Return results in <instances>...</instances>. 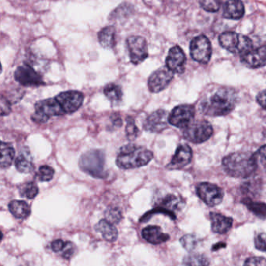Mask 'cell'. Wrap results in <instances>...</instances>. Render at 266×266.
I'll use <instances>...</instances> for the list:
<instances>
[{"label": "cell", "mask_w": 266, "mask_h": 266, "mask_svg": "<svg viewBox=\"0 0 266 266\" xmlns=\"http://www.w3.org/2000/svg\"><path fill=\"white\" fill-rule=\"evenodd\" d=\"M258 103L266 110V90L260 92L257 96Z\"/></svg>", "instance_id": "obj_45"}, {"label": "cell", "mask_w": 266, "mask_h": 266, "mask_svg": "<svg viewBox=\"0 0 266 266\" xmlns=\"http://www.w3.org/2000/svg\"><path fill=\"white\" fill-rule=\"evenodd\" d=\"M242 202L255 216L261 219H266V204L253 201L250 198H246Z\"/></svg>", "instance_id": "obj_27"}, {"label": "cell", "mask_w": 266, "mask_h": 266, "mask_svg": "<svg viewBox=\"0 0 266 266\" xmlns=\"http://www.w3.org/2000/svg\"><path fill=\"white\" fill-rule=\"evenodd\" d=\"M186 57L182 49L179 46H175L170 49L168 57L166 59V66L174 73H184Z\"/></svg>", "instance_id": "obj_16"}, {"label": "cell", "mask_w": 266, "mask_h": 266, "mask_svg": "<svg viewBox=\"0 0 266 266\" xmlns=\"http://www.w3.org/2000/svg\"><path fill=\"white\" fill-rule=\"evenodd\" d=\"M190 51L192 59L200 64H208L212 57L210 41L204 35L198 36L192 40Z\"/></svg>", "instance_id": "obj_9"}, {"label": "cell", "mask_w": 266, "mask_h": 266, "mask_svg": "<svg viewBox=\"0 0 266 266\" xmlns=\"http://www.w3.org/2000/svg\"><path fill=\"white\" fill-rule=\"evenodd\" d=\"M75 250H76V247H75L73 243L66 242L63 250L61 251V252H62V257L66 259H71L73 257V255H74Z\"/></svg>", "instance_id": "obj_42"}, {"label": "cell", "mask_w": 266, "mask_h": 266, "mask_svg": "<svg viewBox=\"0 0 266 266\" xmlns=\"http://www.w3.org/2000/svg\"><path fill=\"white\" fill-rule=\"evenodd\" d=\"M183 206H184V203L182 200L177 198L176 195H171V194L166 195L160 202V207L171 212H173L174 210L180 209Z\"/></svg>", "instance_id": "obj_29"}, {"label": "cell", "mask_w": 266, "mask_h": 266, "mask_svg": "<svg viewBox=\"0 0 266 266\" xmlns=\"http://www.w3.org/2000/svg\"><path fill=\"white\" fill-rule=\"evenodd\" d=\"M196 110L192 105H180L175 107L168 117V122L179 128H186L192 122Z\"/></svg>", "instance_id": "obj_11"}, {"label": "cell", "mask_w": 266, "mask_h": 266, "mask_svg": "<svg viewBox=\"0 0 266 266\" xmlns=\"http://www.w3.org/2000/svg\"><path fill=\"white\" fill-rule=\"evenodd\" d=\"M104 93L113 105L119 103L122 100L123 93L121 88L116 84L106 85L104 89Z\"/></svg>", "instance_id": "obj_28"}, {"label": "cell", "mask_w": 266, "mask_h": 266, "mask_svg": "<svg viewBox=\"0 0 266 266\" xmlns=\"http://www.w3.org/2000/svg\"><path fill=\"white\" fill-rule=\"evenodd\" d=\"M15 150L9 143L0 141V168L7 169L13 163Z\"/></svg>", "instance_id": "obj_24"}, {"label": "cell", "mask_w": 266, "mask_h": 266, "mask_svg": "<svg viewBox=\"0 0 266 266\" xmlns=\"http://www.w3.org/2000/svg\"><path fill=\"white\" fill-rule=\"evenodd\" d=\"M156 213H163L166 216H169L172 219H175V213L171 211L165 209V208H162V207L159 206L158 208H154V209L151 210L150 212H148L146 213L143 217L140 219V222L147 221L148 219H150L151 216H153V214Z\"/></svg>", "instance_id": "obj_36"}, {"label": "cell", "mask_w": 266, "mask_h": 266, "mask_svg": "<svg viewBox=\"0 0 266 266\" xmlns=\"http://www.w3.org/2000/svg\"><path fill=\"white\" fill-rule=\"evenodd\" d=\"M222 164L226 173L235 178H248L258 167L255 156L248 152L230 154L223 158Z\"/></svg>", "instance_id": "obj_2"}, {"label": "cell", "mask_w": 266, "mask_h": 266, "mask_svg": "<svg viewBox=\"0 0 266 266\" xmlns=\"http://www.w3.org/2000/svg\"><path fill=\"white\" fill-rule=\"evenodd\" d=\"M105 219L110 222L112 224H118L122 219V212L121 209L118 208H110L106 210L104 213Z\"/></svg>", "instance_id": "obj_33"}, {"label": "cell", "mask_w": 266, "mask_h": 266, "mask_svg": "<svg viewBox=\"0 0 266 266\" xmlns=\"http://www.w3.org/2000/svg\"><path fill=\"white\" fill-rule=\"evenodd\" d=\"M99 42L104 49H112L116 41V30L114 27H105L98 34Z\"/></svg>", "instance_id": "obj_26"}, {"label": "cell", "mask_w": 266, "mask_h": 266, "mask_svg": "<svg viewBox=\"0 0 266 266\" xmlns=\"http://www.w3.org/2000/svg\"><path fill=\"white\" fill-rule=\"evenodd\" d=\"M2 64H1V62H0V73H2Z\"/></svg>", "instance_id": "obj_48"}, {"label": "cell", "mask_w": 266, "mask_h": 266, "mask_svg": "<svg viewBox=\"0 0 266 266\" xmlns=\"http://www.w3.org/2000/svg\"><path fill=\"white\" fill-rule=\"evenodd\" d=\"M125 133H126L127 138L129 139V141H134L135 139L137 138L140 133V131L135 124V120L130 116L126 119Z\"/></svg>", "instance_id": "obj_31"}, {"label": "cell", "mask_w": 266, "mask_h": 266, "mask_svg": "<svg viewBox=\"0 0 266 266\" xmlns=\"http://www.w3.org/2000/svg\"><path fill=\"white\" fill-rule=\"evenodd\" d=\"M244 14V6L240 0H228L223 8V17L227 19L239 20Z\"/></svg>", "instance_id": "obj_21"}, {"label": "cell", "mask_w": 266, "mask_h": 266, "mask_svg": "<svg viewBox=\"0 0 266 266\" xmlns=\"http://www.w3.org/2000/svg\"><path fill=\"white\" fill-rule=\"evenodd\" d=\"M54 173V169H52V167L49 166H42L40 167L39 170H38L36 176L40 181L46 182L49 181L53 178Z\"/></svg>", "instance_id": "obj_34"}, {"label": "cell", "mask_w": 266, "mask_h": 266, "mask_svg": "<svg viewBox=\"0 0 266 266\" xmlns=\"http://www.w3.org/2000/svg\"><path fill=\"white\" fill-rule=\"evenodd\" d=\"M196 193L203 202L208 206L215 207L223 201V190L210 183H201L196 188Z\"/></svg>", "instance_id": "obj_8"}, {"label": "cell", "mask_w": 266, "mask_h": 266, "mask_svg": "<svg viewBox=\"0 0 266 266\" xmlns=\"http://www.w3.org/2000/svg\"><path fill=\"white\" fill-rule=\"evenodd\" d=\"M79 166L81 170L94 178L104 179L108 176L104 169L105 156L102 151H88L80 157Z\"/></svg>", "instance_id": "obj_4"}, {"label": "cell", "mask_w": 266, "mask_h": 266, "mask_svg": "<svg viewBox=\"0 0 266 266\" xmlns=\"http://www.w3.org/2000/svg\"><path fill=\"white\" fill-rule=\"evenodd\" d=\"M220 45L234 54L244 55L253 49L252 41L247 36L235 32H225L219 38Z\"/></svg>", "instance_id": "obj_5"}, {"label": "cell", "mask_w": 266, "mask_h": 266, "mask_svg": "<svg viewBox=\"0 0 266 266\" xmlns=\"http://www.w3.org/2000/svg\"><path fill=\"white\" fill-rule=\"evenodd\" d=\"M131 62L140 64L148 57L147 41L140 36H131L126 41Z\"/></svg>", "instance_id": "obj_10"}, {"label": "cell", "mask_w": 266, "mask_h": 266, "mask_svg": "<svg viewBox=\"0 0 266 266\" xmlns=\"http://www.w3.org/2000/svg\"><path fill=\"white\" fill-rule=\"evenodd\" d=\"M2 239H3V233L2 231H0V242L2 241Z\"/></svg>", "instance_id": "obj_47"}, {"label": "cell", "mask_w": 266, "mask_h": 266, "mask_svg": "<svg viewBox=\"0 0 266 266\" xmlns=\"http://www.w3.org/2000/svg\"><path fill=\"white\" fill-rule=\"evenodd\" d=\"M236 92L232 88L218 87L208 91L202 99L199 109L203 114L222 116L229 114L236 106Z\"/></svg>", "instance_id": "obj_1"}, {"label": "cell", "mask_w": 266, "mask_h": 266, "mask_svg": "<svg viewBox=\"0 0 266 266\" xmlns=\"http://www.w3.org/2000/svg\"><path fill=\"white\" fill-rule=\"evenodd\" d=\"M11 105L6 96L0 94V116H6L11 113Z\"/></svg>", "instance_id": "obj_40"}, {"label": "cell", "mask_w": 266, "mask_h": 266, "mask_svg": "<svg viewBox=\"0 0 266 266\" xmlns=\"http://www.w3.org/2000/svg\"><path fill=\"white\" fill-rule=\"evenodd\" d=\"M245 266H266V259L263 257H252L246 260Z\"/></svg>", "instance_id": "obj_43"}, {"label": "cell", "mask_w": 266, "mask_h": 266, "mask_svg": "<svg viewBox=\"0 0 266 266\" xmlns=\"http://www.w3.org/2000/svg\"><path fill=\"white\" fill-rule=\"evenodd\" d=\"M113 124H115V125L120 127V126H121V124H122L121 119H120L118 116H115V118L113 119Z\"/></svg>", "instance_id": "obj_46"}, {"label": "cell", "mask_w": 266, "mask_h": 266, "mask_svg": "<svg viewBox=\"0 0 266 266\" xmlns=\"http://www.w3.org/2000/svg\"><path fill=\"white\" fill-rule=\"evenodd\" d=\"M168 113L167 111L160 109L155 111L154 113L149 115L145 121H144L143 127L144 129L147 132H153V133H159L162 132L168 127Z\"/></svg>", "instance_id": "obj_15"}, {"label": "cell", "mask_w": 266, "mask_h": 266, "mask_svg": "<svg viewBox=\"0 0 266 266\" xmlns=\"http://www.w3.org/2000/svg\"><path fill=\"white\" fill-rule=\"evenodd\" d=\"M153 158V152L147 148L136 144H127L120 148L116 158V165L120 169H136L147 165Z\"/></svg>", "instance_id": "obj_3"}, {"label": "cell", "mask_w": 266, "mask_h": 266, "mask_svg": "<svg viewBox=\"0 0 266 266\" xmlns=\"http://www.w3.org/2000/svg\"><path fill=\"white\" fill-rule=\"evenodd\" d=\"M255 245L259 251H266V235L260 233L255 236Z\"/></svg>", "instance_id": "obj_41"}, {"label": "cell", "mask_w": 266, "mask_h": 266, "mask_svg": "<svg viewBox=\"0 0 266 266\" xmlns=\"http://www.w3.org/2000/svg\"><path fill=\"white\" fill-rule=\"evenodd\" d=\"M174 73H172L167 66L160 68L150 76L148 81L149 91L153 93L164 90L173 79Z\"/></svg>", "instance_id": "obj_14"}, {"label": "cell", "mask_w": 266, "mask_h": 266, "mask_svg": "<svg viewBox=\"0 0 266 266\" xmlns=\"http://www.w3.org/2000/svg\"><path fill=\"white\" fill-rule=\"evenodd\" d=\"M200 5L203 10H205L206 11L214 13L220 10V0H201Z\"/></svg>", "instance_id": "obj_37"}, {"label": "cell", "mask_w": 266, "mask_h": 266, "mask_svg": "<svg viewBox=\"0 0 266 266\" xmlns=\"http://www.w3.org/2000/svg\"><path fill=\"white\" fill-rule=\"evenodd\" d=\"M241 62L248 67L257 69L266 65V45L242 55Z\"/></svg>", "instance_id": "obj_18"}, {"label": "cell", "mask_w": 266, "mask_h": 266, "mask_svg": "<svg viewBox=\"0 0 266 266\" xmlns=\"http://www.w3.org/2000/svg\"><path fill=\"white\" fill-rule=\"evenodd\" d=\"M183 264L186 266H207L209 264V262L203 255H191L184 258Z\"/></svg>", "instance_id": "obj_32"}, {"label": "cell", "mask_w": 266, "mask_h": 266, "mask_svg": "<svg viewBox=\"0 0 266 266\" xmlns=\"http://www.w3.org/2000/svg\"><path fill=\"white\" fill-rule=\"evenodd\" d=\"M57 100L65 114L73 113L80 109L84 101V95L77 91H67L56 96Z\"/></svg>", "instance_id": "obj_13"}, {"label": "cell", "mask_w": 266, "mask_h": 266, "mask_svg": "<svg viewBox=\"0 0 266 266\" xmlns=\"http://www.w3.org/2000/svg\"><path fill=\"white\" fill-rule=\"evenodd\" d=\"M95 230L102 235L107 241H116L118 238V231L116 227L107 219H102L95 226Z\"/></svg>", "instance_id": "obj_23"}, {"label": "cell", "mask_w": 266, "mask_h": 266, "mask_svg": "<svg viewBox=\"0 0 266 266\" xmlns=\"http://www.w3.org/2000/svg\"><path fill=\"white\" fill-rule=\"evenodd\" d=\"M65 243L66 242L63 241L62 240H54V241L52 242V244H51L52 251H54V252H60V251L63 250Z\"/></svg>", "instance_id": "obj_44"}, {"label": "cell", "mask_w": 266, "mask_h": 266, "mask_svg": "<svg viewBox=\"0 0 266 266\" xmlns=\"http://www.w3.org/2000/svg\"><path fill=\"white\" fill-rule=\"evenodd\" d=\"M16 81L24 86H41L44 85L43 79L40 73L34 70L29 64L19 66L14 73Z\"/></svg>", "instance_id": "obj_12"}, {"label": "cell", "mask_w": 266, "mask_h": 266, "mask_svg": "<svg viewBox=\"0 0 266 266\" xmlns=\"http://www.w3.org/2000/svg\"><path fill=\"white\" fill-rule=\"evenodd\" d=\"M38 187L34 182H28L26 184H23L20 188V194L22 197L27 198L28 199H34L38 195Z\"/></svg>", "instance_id": "obj_30"}, {"label": "cell", "mask_w": 266, "mask_h": 266, "mask_svg": "<svg viewBox=\"0 0 266 266\" xmlns=\"http://www.w3.org/2000/svg\"><path fill=\"white\" fill-rule=\"evenodd\" d=\"M192 148L188 144H180L172 157V161L167 166L168 169H180L186 166L192 160Z\"/></svg>", "instance_id": "obj_17"}, {"label": "cell", "mask_w": 266, "mask_h": 266, "mask_svg": "<svg viewBox=\"0 0 266 266\" xmlns=\"http://www.w3.org/2000/svg\"><path fill=\"white\" fill-rule=\"evenodd\" d=\"M142 236L144 240L153 244H162L170 239L168 234L163 233L160 227L157 226H149L146 227L142 231Z\"/></svg>", "instance_id": "obj_19"}, {"label": "cell", "mask_w": 266, "mask_h": 266, "mask_svg": "<svg viewBox=\"0 0 266 266\" xmlns=\"http://www.w3.org/2000/svg\"><path fill=\"white\" fill-rule=\"evenodd\" d=\"M210 219L212 231L216 233L225 234L232 227L233 219L222 214L212 212L210 213Z\"/></svg>", "instance_id": "obj_20"}, {"label": "cell", "mask_w": 266, "mask_h": 266, "mask_svg": "<svg viewBox=\"0 0 266 266\" xmlns=\"http://www.w3.org/2000/svg\"><path fill=\"white\" fill-rule=\"evenodd\" d=\"M180 243L184 247V249L191 251L196 248L198 241L196 236L193 235H185L180 239Z\"/></svg>", "instance_id": "obj_38"}, {"label": "cell", "mask_w": 266, "mask_h": 266, "mask_svg": "<svg viewBox=\"0 0 266 266\" xmlns=\"http://www.w3.org/2000/svg\"><path fill=\"white\" fill-rule=\"evenodd\" d=\"M260 189V181L257 180H248L242 186V190L246 195H255Z\"/></svg>", "instance_id": "obj_35"}, {"label": "cell", "mask_w": 266, "mask_h": 266, "mask_svg": "<svg viewBox=\"0 0 266 266\" xmlns=\"http://www.w3.org/2000/svg\"><path fill=\"white\" fill-rule=\"evenodd\" d=\"M65 114L63 109L59 105L56 98H50L41 100L35 104V113L32 116L34 122H47L52 116H62Z\"/></svg>", "instance_id": "obj_7"}, {"label": "cell", "mask_w": 266, "mask_h": 266, "mask_svg": "<svg viewBox=\"0 0 266 266\" xmlns=\"http://www.w3.org/2000/svg\"><path fill=\"white\" fill-rule=\"evenodd\" d=\"M254 156L258 166L266 171V144L261 147Z\"/></svg>", "instance_id": "obj_39"}, {"label": "cell", "mask_w": 266, "mask_h": 266, "mask_svg": "<svg viewBox=\"0 0 266 266\" xmlns=\"http://www.w3.org/2000/svg\"><path fill=\"white\" fill-rule=\"evenodd\" d=\"M212 126L207 120H197L192 122L183 131L184 138L195 144H200L208 141L212 137Z\"/></svg>", "instance_id": "obj_6"}, {"label": "cell", "mask_w": 266, "mask_h": 266, "mask_svg": "<svg viewBox=\"0 0 266 266\" xmlns=\"http://www.w3.org/2000/svg\"><path fill=\"white\" fill-rule=\"evenodd\" d=\"M16 168L20 172L29 173L34 171V165L31 155L28 148H25L17 156L15 161Z\"/></svg>", "instance_id": "obj_22"}, {"label": "cell", "mask_w": 266, "mask_h": 266, "mask_svg": "<svg viewBox=\"0 0 266 266\" xmlns=\"http://www.w3.org/2000/svg\"><path fill=\"white\" fill-rule=\"evenodd\" d=\"M9 209L17 219H26L31 213L30 207L24 200H13L9 203Z\"/></svg>", "instance_id": "obj_25"}]
</instances>
